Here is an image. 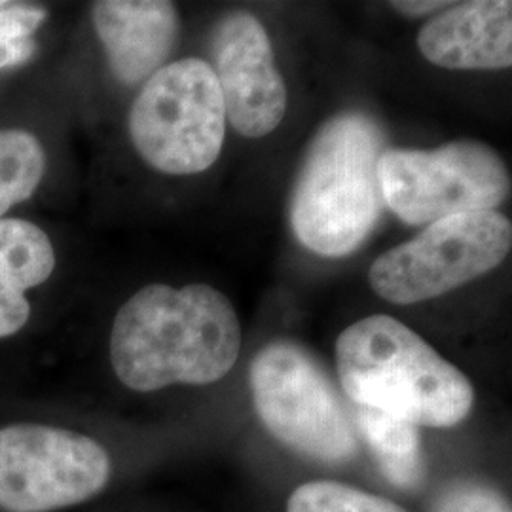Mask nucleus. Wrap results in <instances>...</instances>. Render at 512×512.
Returning a JSON list of instances; mask_svg holds the SVG:
<instances>
[{
	"label": "nucleus",
	"mask_w": 512,
	"mask_h": 512,
	"mask_svg": "<svg viewBox=\"0 0 512 512\" xmlns=\"http://www.w3.org/2000/svg\"><path fill=\"white\" fill-rule=\"evenodd\" d=\"M241 325L224 294L192 283H154L120 308L110 332V363L122 384L150 393L169 385L219 382L236 365Z\"/></svg>",
	"instance_id": "obj_1"
},
{
	"label": "nucleus",
	"mask_w": 512,
	"mask_h": 512,
	"mask_svg": "<svg viewBox=\"0 0 512 512\" xmlns=\"http://www.w3.org/2000/svg\"><path fill=\"white\" fill-rule=\"evenodd\" d=\"M336 370L357 406L416 427H454L475 403L467 376L389 315H370L338 336Z\"/></svg>",
	"instance_id": "obj_2"
},
{
	"label": "nucleus",
	"mask_w": 512,
	"mask_h": 512,
	"mask_svg": "<svg viewBox=\"0 0 512 512\" xmlns=\"http://www.w3.org/2000/svg\"><path fill=\"white\" fill-rule=\"evenodd\" d=\"M382 154V131L361 112L336 114L315 133L291 198V226L306 249L336 258L368 238L384 205Z\"/></svg>",
	"instance_id": "obj_3"
},
{
	"label": "nucleus",
	"mask_w": 512,
	"mask_h": 512,
	"mask_svg": "<svg viewBox=\"0 0 512 512\" xmlns=\"http://www.w3.org/2000/svg\"><path fill=\"white\" fill-rule=\"evenodd\" d=\"M129 135L147 164L167 175H194L217 162L226 110L213 67L186 57L152 74L129 114Z\"/></svg>",
	"instance_id": "obj_4"
},
{
	"label": "nucleus",
	"mask_w": 512,
	"mask_h": 512,
	"mask_svg": "<svg viewBox=\"0 0 512 512\" xmlns=\"http://www.w3.org/2000/svg\"><path fill=\"white\" fill-rule=\"evenodd\" d=\"M256 414L287 448L323 463H344L359 452L348 406L327 372L293 342H274L251 365Z\"/></svg>",
	"instance_id": "obj_5"
},
{
	"label": "nucleus",
	"mask_w": 512,
	"mask_h": 512,
	"mask_svg": "<svg viewBox=\"0 0 512 512\" xmlns=\"http://www.w3.org/2000/svg\"><path fill=\"white\" fill-rule=\"evenodd\" d=\"M511 220L497 211L454 215L378 256L368 272L374 293L410 306L492 272L511 251Z\"/></svg>",
	"instance_id": "obj_6"
},
{
	"label": "nucleus",
	"mask_w": 512,
	"mask_h": 512,
	"mask_svg": "<svg viewBox=\"0 0 512 512\" xmlns=\"http://www.w3.org/2000/svg\"><path fill=\"white\" fill-rule=\"evenodd\" d=\"M378 181L385 205L408 224L495 211L511 192L503 160L494 148L476 141H456L435 150H384Z\"/></svg>",
	"instance_id": "obj_7"
},
{
	"label": "nucleus",
	"mask_w": 512,
	"mask_h": 512,
	"mask_svg": "<svg viewBox=\"0 0 512 512\" xmlns=\"http://www.w3.org/2000/svg\"><path fill=\"white\" fill-rule=\"evenodd\" d=\"M107 450L86 435L38 423L0 429V511L54 512L109 484Z\"/></svg>",
	"instance_id": "obj_8"
},
{
	"label": "nucleus",
	"mask_w": 512,
	"mask_h": 512,
	"mask_svg": "<svg viewBox=\"0 0 512 512\" xmlns=\"http://www.w3.org/2000/svg\"><path fill=\"white\" fill-rule=\"evenodd\" d=\"M213 57L226 122L249 139L277 129L287 112V88L262 23L249 12L224 16L213 33Z\"/></svg>",
	"instance_id": "obj_9"
},
{
	"label": "nucleus",
	"mask_w": 512,
	"mask_h": 512,
	"mask_svg": "<svg viewBox=\"0 0 512 512\" xmlns=\"http://www.w3.org/2000/svg\"><path fill=\"white\" fill-rule=\"evenodd\" d=\"M92 14L110 71L128 86L158 73L177 42L179 14L173 2L101 0Z\"/></svg>",
	"instance_id": "obj_10"
},
{
	"label": "nucleus",
	"mask_w": 512,
	"mask_h": 512,
	"mask_svg": "<svg viewBox=\"0 0 512 512\" xmlns=\"http://www.w3.org/2000/svg\"><path fill=\"white\" fill-rule=\"evenodd\" d=\"M421 54L452 71H494L512 65V2L450 4L420 31Z\"/></svg>",
	"instance_id": "obj_11"
},
{
	"label": "nucleus",
	"mask_w": 512,
	"mask_h": 512,
	"mask_svg": "<svg viewBox=\"0 0 512 512\" xmlns=\"http://www.w3.org/2000/svg\"><path fill=\"white\" fill-rule=\"evenodd\" d=\"M55 268L52 241L29 220L0 219V338L25 327L31 306L25 293Z\"/></svg>",
	"instance_id": "obj_12"
},
{
	"label": "nucleus",
	"mask_w": 512,
	"mask_h": 512,
	"mask_svg": "<svg viewBox=\"0 0 512 512\" xmlns=\"http://www.w3.org/2000/svg\"><path fill=\"white\" fill-rule=\"evenodd\" d=\"M353 423L393 486L401 490H414L420 486L425 467L421 458L420 431L414 423L366 406L355 408Z\"/></svg>",
	"instance_id": "obj_13"
},
{
	"label": "nucleus",
	"mask_w": 512,
	"mask_h": 512,
	"mask_svg": "<svg viewBox=\"0 0 512 512\" xmlns=\"http://www.w3.org/2000/svg\"><path fill=\"white\" fill-rule=\"evenodd\" d=\"M44 171L46 154L33 133L0 129V219L35 194Z\"/></svg>",
	"instance_id": "obj_14"
},
{
	"label": "nucleus",
	"mask_w": 512,
	"mask_h": 512,
	"mask_svg": "<svg viewBox=\"0 0 512 512\" xmlns=\"http://www.w3.org/2000/svg\"><path fill=\"white\" fill-rule=\"evenodd\" d=\"M287 512H408L397 503L340 482H308L296 488Z\"/></svg>",
	"instance_id": "obj_15"
},
{
	"label": "nucleus",
	"mask_w": 512,
	"mask_h": 512,
	"mask_svg": "<svg viewBox=\"0 0 512 512\" xmlns=\"http://www.w3.org/2000/svg\"><path fill=\"white\" fill-rule=\"evenodd\" d=\"M429 512H512L509 499L478 482H458L435 497Z\"/></svg>",
	"instance_id": "obj_16"
},
{
	"label": "nucleus",
	"mask_w": 512,
	"mask_h": 512,
	"mask_svg": "<svg viewBox=\"0 0 512 512\" xmlns=\"http://www.w3.org/2000/svg\"><path fill=\"white\" fill-rule=\"evenodd\" d=\"M44 19L46 12L42 8L6 2V6L0 8V42L33 37Z\"/></svg>",
	"instance_id": "obj_17"
},
{
	"label": "nucleus",
	"mask_w": 512,
	"mask_h": 512,
	"mask_svg": "<svg viewBox=\"0 0 512 512\" xmlns=\"http://www.w3.org/2000/svg\"><path fill=\"white\" fill-rule=\"evenodd\" d=\"M35 54H37V42L33 38L0 42V71L27 63Z\"/></svg>",
	"instance_id": "obj_18"
},
{
	"label": "nucleus",
	"mask_w": 512,
	"mask_h": 512,
	"mask_svg": "<svg viewBox=\"0 0 512 512\" xmlns=\"http://www.w3.org/2000/svg\"><path fill=\"white\" fill-rule=\"evenodd\" d=\"M395 10H399L401 14H406V16H425V14H429V12H437V10H442V8H448L450 6V2H442V0H437V2H433V0H410V2H393L391 4Z\"/></svg>",
	"instance_id": "obj_19"
},
{
	"label": "nucleus",
	"mask_w": 512,
	"mask_h": 512,
	"mask_svg": "<svg viewBox=\"0 0 512 512\" xmlns=\"http://www.w3.org/2000/svg\"><path fill=\"white\" fill-rule=\"evenodd\" d=\"M2 6H6V2H0V8H2Z\"/></svg>",
	"instance_id": "obj_20"
}]
</instances>
